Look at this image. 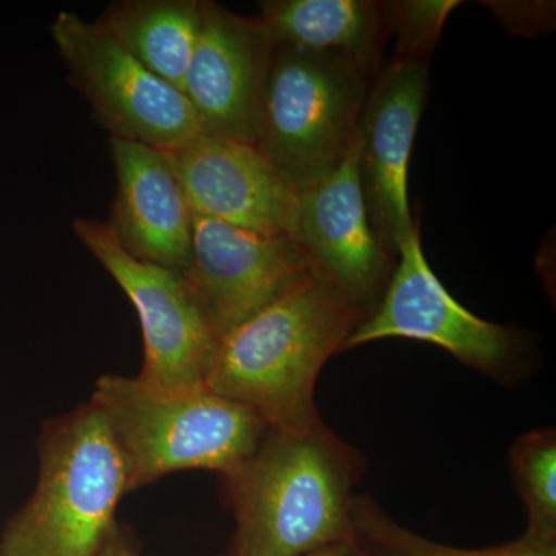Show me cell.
Here are the masks:
<instances>
[{"label": "cell", "mask_w": 556, "mask_h": 556, "mask_svg": "<svg viewBox=\"0 0 556 556\" xmlns=\"http://www.w3.org/2000/svg\"><path fill=\"white\" fill-rule=\"evenodd\" d=\"M94 24L153 75L182 91L203 24V0H119Z\"/></svg>", "instance_id": "9a60e30c"}, {"label": "cell", "mask_w": 556, "mask_h": 556, "mask_svg": "<svg viewBox=\"0 0 556 556\" xmlns=\"http://www.w3.org/2000/svg\"><path fill=\"white\" fill-rule=\"evenodd\" d=\"M116 197L108 225L131 257L181 274L192 244L193 214L170 152L110 138Z\"/></svg>", "instance_id": "5bb4252c"}, {"label": "cell", "mask_w": 556, "mask_h": 556, "mask_svg": "<svg viewBox=\"0 0 556 556\" xmlns=\"http://www.w3.org/2000/svg\"><path fill=\"white\" fill-rule=\"evenodd\" d=\"M276 46L258 17L239 16L203 0V24L182 84L203 135L254 144Z\"/></svg>", "instance_id": "7c38bea8"}, {"label": "cell", "mask_w": 556, "mask_h": 556, "mask_svg": "<svg viewBox=\"0 0 556 556\" xmlns=\"http://www.w3.org/2000/svg\"><path fill=\"white\" fill-rule=\"evenodd\" d=\"M427 89V61L393 60L369 87L358 118L365 203L372 229L391 257L417 228L408 203V166Z\"/></svg>", "instance_id": "30bf717a"}, {"label": "cell", "mask_w": 556, "mask_h": 556, "mask_svg": "<svg viewBox=\"0 0 556 556\" xmlns=\"http://www.w3.org/2000/svg\"><path fill=\"white\" fill-rule=\"evenodd\" d=\"M372 70L340 51L277 43L260 98L254 144L299 195L345 159Z\"/></svg>", "instance_id": "5b68a950"}, {"label": "cell", "mask_w": 556, "mask_h": 556, "mask_svg": "<svg viewBox=\"0 0 556 556\" xmlns=\"http://www.w3.org/2000/svg\"><path fill=\"white\" fill-rule=\"evenodd\" d=\"M126 468L129 493L185 470H237L257 450L266 424L206 387L161 390L138 378L104 375L90 397Z\"/></svg>", "instance_id": "3957f363"}, {"label": "cell", "mask_w": 556, "mask_h": 556, "mask_svg": "<svg viewBox=\"0 0 556 556\" xmlns=\"http://www.w3.org/2000/svg\"><path fill=\"white\" fill-rule=\"evenodd\" d=\"M129 493L126 468L91 402L39 438L38 484L0 536V556H97Z\"/></svg>", "instance_id": "277c9868"}, {"label": "cell", "mask_w": 556, "mask_h": 556, "mask_svg": "<svg viewBox=\"0 0 556 556\" xmlns=\"http://www.w3.org/2000/svg\"><path fill=\"white\" fill-rule=\"evenodd\" d=\"M258 21L274 42L313 51H340L378 65L382 3L371 0H266Z\"/></svg>", "instance_id": "2e32d148"}, {"label": "cell", "mask_w": 556, "mask_h": 556, "mask_svg": "<svg viewBox=\"0 0 556 556\" xmlns=\"http://www.w3.org/2000/svg\"><path fill=\"white\" fill-rule=\"evenodd\" d=\"M51 38L67 65L70 83L110 138L175 152L203 135L186 94L153 75L94 22L60 11Z\"/></svg>", "instance_id": "8992f818"}, {"label": "cell", "mask_w": 556, "mask_h": 556, "mask_svg": "<svg viewBox=\"0 0 556 556\" xmlns=\"http://www.w3.org/2000/svg\"><path fill=\"white\" fill-rule=\"evenodd\" d=\"M97 556H139L130 541L124 535L123 530L119 529L118 525H115L110 530L109 536L105 538L104 544H102L101 551L98 552Z\"/></svg>", "instance_id": "ffe728a7"}, {"label": "cell", "mask_w": 556, "mask_h": 556, "mask_svg": "<svg viewBox=\"0 0 556 556\" xmlns=\"http://www.w3.org/2000/svg\"><path fill=\"white\" fill-rule=\"evenodd\" d=\"M292 237L365 317L372 313L390 280L393 257L369 222L357 134L342 163L300 193Z\"/></svg>", "instance_id": "8fae6325"}, {"label": "cell", "mask_w": 556, "mask_h": 556, "mask_svg": "<svg viewBox=\"0 0 556 556\" xmlns=\"http://www.w3.org/2000/svg\"><path fill=\"white\" fill-rule=\"evenodd\" d=\"M314 269L292 236H265L193 215L181 277L218 340Z\"/></svg>", "instance_id": "ba28073f"}, {"label": "cell", "mask_w": 556, "mask_h": 556, "mask_svg": "<svg viewBox=\"0 0 556 556\" xmlns=\"http://www.w3.org/2000/svg\"><path fill=\"white\" fill-rule=\"evenodd\" d=\"M72 228L137 309L144 340L138 378L161 390L204 387L218 340L181 274L131 257L108 222L79 217Z\"/></svg>", "instance_id": "52a82bcc"}, {"label": "cell", "mask_w": 556, "mask_h": 556, "mask_svg": "<svg viewBox=\"0 0 556 556\" xmlns=\"http://www.w3.org/2000/svg\"><path fill=\"white\" fill-rule=\"evenodd\" d=\"M356 540L351 541V543L338 544V546L324 548V551H318L316 554H311L308 556H350L351 548H353Z\"/></svg>", "instance_id": "7402d4cb"}, {"label": "cell", "mask_w": 556, "mask_h": 556, "mask_svg": "<svg viewBox=\"0 0 556 556\" xmlns=\"http://www.w3.org/2000/svg\"><path fill=\"white\" fill-rule=\"evenodd\" d=\"M455 0H402L382 3L387 30L396 33V61H427L441 38Z\"/></svg>", "instance_id": "d6986e66"}, {"label": "cell", "mask_w": 556, "mask_h": 556, "mask_svg": "<svg viewBox=\"0 0 556 556\" xmlns=\"http://www.w3.org/2000/svg\"><path fill=\"white\" fill-rule=\"evenodd\" d=\"M351 517L362 541L396 556H556V541L527 532L495 547L460 548L434 543L397 525L368 496H354Z\"/></svg>", "instance_id": "e0dca14e"}, {"label": "cell", "mask_w": 556, "mask_h": 556, "mask_svg": "<svg viewBox=\"0 0 556 556\" xmlns=\"http://www.w3.org/2000/svg\"><path fill=\"white\" fill-rule=\"evenodd\" d=\"M364 318L316 268L218 339L204 387L252 409L273 430L308 427L318 419L321 368Z\"/></svg>", "instance_id": "7a4b0ae2"}, {"label": "cell", "mask_w": 556, "mask_h": 556, "mask_svg": "<svg viewBox=\"0 0 556 556\" xmlns=\"http://www.w3.org/2000/svg\"><path fill=\"white\" fill-rule=\"evenodd\" d=\"M170 155L193 215L265 236H292L298 190L255 144L201 135Z\"/></svg>", "instance_id": "4fadbf2b"}, {"label": "cell", "mask_w": 556, "mask_h": 556, "mask_svg": "<svg viewBox=\"0 0 556 556\" xmlns=\"http://www.w3.org/2000/svg\"><path fill=\"white\" fill-rule=\"evenodd\" d=\"M350 556H396L388 554V552L380 551V548L371 546V544L365 543L361 538L357 536L356 543L351 548Z\"/></svg>", "instance_id": "44dd1931"}, {"label": "cell", "mask_w": 556, "mask_h": 556, "mask_svg": "<svg viewBox=\"0 0 556 556\" xmlns=\"http://www.w3.org/2000/svg\"><path fill=\"white\" fill-rule=\"evenodd\" d=\"M362 464L320 417L300 430L268 428L225 477L236 532L223 556H308L351 543Z\"/></svg>", "instance_id": "6da1fadb"}, {"label": "cell", "mask_w": 556, "mask_h": 556, "mask_svg": "<svg viewBox=\"0 0 556 556\" xmlns=\"http://www.w3.org/2000/svg\"><path fill=\"white\" fill-rule=\"evenodd\" d=\"M511 477L527 511V533L556 541V434L530 431L510 452Z\"/></svg>", "instance_id": "ac0fdd59"}, {"label": "cell", "mask_w": 556, "mask_h": 556, "mask_svg": "<svg viewBox=\"0 0 556 556\" xmlns=\"http://www.w3.org/2000/svg\"><path fill=\"white\" fill-rule=\"evenodd\" d=\"M399 265L378 306L354 329L343 351L383 339H412L444 348L485 372L501 371L514 354V334L464 308L428 265L419 230L399 248Z\"/></svg>", "instance_id": "9c48e42d"}]
</instances>
